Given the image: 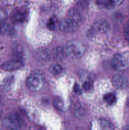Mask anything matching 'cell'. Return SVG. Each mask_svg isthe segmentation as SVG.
<instances>
[{
	"mask_svg": "<svg viewBox=\"0 0 129 130\" xmlns=\"http://www.w3.org/2000/svg\"><path fill=\"white\" fill-rule=\"evenodd\" d=\"M122 130H129V126H126L125 127H124Z\"/></svg>",
	"mask_w": 129,
	"mask_h": 130,
	"instance_id": "24",
	"label": "cell"
},
{
	"mask_svg": "<svg viewBox=\"0 0 129 130\" xmlns=\"http://www.w3.org/2000/svg\"><path fill=\"white\" fill-rule=\"evenodd\" d=\"M123 1L124 0H106L105 5L108 8H113L121 5Z\"/></svg>",
	"mask_w": 129,
	"mask_h": 130,
	"instance_id": "17",
	"label": "cell"
},
{
	"mask_svg": "<svg viewBox=\"0 0 129 130\" xmlns=\"http://www.w3.org/2000/svg\"><path fill=\"white\" fill-rule=\"evenodd\" d=\"M35 55L36 58L40 60L49 61L53 57V53H51L49 50L44 48L38 50Z\"/></svg>",
	"mask_w": 129,
	"mask_h": 130,
	"instance_id": "12",
	"label": "cell"
},
{
	"mask_svg": "<svg viewBox=\"0 0 129 130\" xmlns=\"http://www.w3.org/2000/svg\"><path fill=\"white\" fill-rule=\"evenodd\" d=\"M49 71L53 75H58L63 72V68L58 63H53L49 67Z\"/></svg>",
	"mask_w": 129,
	"mask_h": 130,
	"instance_id": "15",
	"label": "cell"
},
{
	"mask_svg": "<svg viewBox=\"0 0 129 130\" xmlns=\"http://www.w3.org/2000/svg\"><path fill=\"white\" fill-rule=\"evenodd\" d=\"M54 105L58 110H62L63 108V100L58 97L55 98L54 99Z\"/></svg>",
	"mask_w": 129,
	"mask_h": 130,
	"instance_id": "18",
	"label": "cell"
},
{
	"mask_svg": "<svg viewBox=\"0 0 129 130\" xmlns=\"http://www.w3.org/2000/svg\"><path fill=\"white\" fill-rule=\"evenodd\" d=\"M5 16L4 15H1V14H0V32L3 30V29L4 28V26H5Z\"/></svg>",
	"mask_w": 129,
	"mask_h": 130,
	"instance_id": "22",
	"label": "cell"
},
{
	"mask_svg": "<svg viewBox=\"0 0 129 130\" xmlns=\"http://www.w3.org/2000/svg\"><path fill=\"white\" fill-rule=\"evenodd\" d=\"M80 90V88H79V87H78V85H75V91H79Z\"/></svg>",
	"mask_w": 129,
	"mask_h": 130,
	"instance_id": "23",
	"label": "cell"
},
{
	"mask_svg": "<svg viewBox=\"0 0 129 130\" xmlns=\"http://www.w3.org/2000/svg\"><path fill=\"white\" fill-rule=\"evenodd\" d=\"M46 25L49 30H54L56 28V20L54 18H51L48 20Z\"/></svg>",
	"mask_w": 129,
	"mask_h": 130,
	"instance_id": "19",
	"label": "cell"
},
{
	"mask_svg": "<svg viewBox=\"0 0 129 130\" xmlns=\"http://www.w3.org/2000/svg\"><path fill=\"white\" fill-rule=\"evenodd\" d=\"M96 126H97V129L94 130H114V126L112 123L106 119H99Z\"/></svg>",
	"mask_w": 129,
	"mask_h": 130,
	"instance_id": "13",
	"label": "cell"
},
{
	"mask_svg": "<svg viewBox=\"0 0 129 130\" xmlns=\"http://www.w3.org/2000/svg\"><path fill=\"white\" fill-rule=\"evenodd\" d=\"M73 114L76 118L81 119L86 116L87 110L84 107L81 105L80 104H78L75 106L74 109H73Z\"/></svg>",
	"mask_w": 129,
	"mask_h": 130,
	"instance_id": "14",
	"label": "cell"
},
{
	"mask_svg": "<svg viewBox=\"0 0 129 130\" xmlns=\"http://www.w3.org/2000/svg\"><path fill=\"white\" fill-rule=\"evenodd\" d=\"M28 13L29 12L26 8H18L11 13V19L14 22H22L27 19Z\"/></svg>",
	"mask_w": 129,
	"mask_h": 130,
	"instance_id": "5",
	"label": "cell"
},
{
	"mask_svg": "<svg viewBox=\"0 0 129 130\" xmlns=\"http://www.w3.org/2000/svg\"><path fill=\"white\" fill-rule=\"evenodd\" d=\"M110 23L106 19H101L95 23L94 27V30L98 32L105 33L110 29Z\"/></svg>",
	"mask_w": 129,
	"mask_h": 130,
	"instance_id": "10",
	"label": "cell"
},
{
	"mask_svg": "<svg viewBox=\"0 0 129 130\" xmlns=\"http://www.w3.org/2000/svg\"><path fill=\"white\" fill-rule=\"evenodd\" d=\"M67 57L65 48L61 46H57L54 50L53 53V57L58 61L63 60Z\"/></svg>",
	"mask_w": 129,
	"mask_h": 130,
	"instance_id": "11",
	"label": "cell"
},
{
	"mask_svg": "<svg viewBox=\"0 0 129 130\" xmlns=\"http://www.w3.org/2000/svg\"><path fill=\"white\" fill-rule=\"evenodd\" d=\"M104 100L109 105H113L116 102V96L112 93H108L104 96Z\"/></svg>",
	"mask_w": 129,
	"mask_h": 130,
	"instance_id": "16",
	"label": "cell"
},
{
	"mask_svg": "<svg viewBox=\"0 0 129 130\" xmlns=\"http://www.w3.org/2000/svg\"><path fill=\"white\" fill-rule=\"evenodd\" d=\"M111 81L115 88L118 89H126L129 87L127 79L121 74H115L113 76Z\"/></svg>",
	"mask_w": 129,
	"mask_h": 130,
	"instance_id": "6",
	"label": "cell"
},
{
	"mask_svg": "<svg viewBox=\"0 0 129 130\" xmlns=\"http://www.w3.org/2000/svg\"><path fill=\"white\" fill-rule=\"evenodd\" d=\"M67 57L73 59L79 58L85 53V46L80 41L72 40L68 42L65 48Z\"/></svg>",
	"mask_w": 129,
	"mask_h": 130,
	"instance_id": "1",
	"label": "cell"
},
{
	"mask_svg": "<svg viewBox=\"0 0 129 130\" xmlns=\"http://www.w3.org/2000/svg\"><path fill=\"white\" fill-rule=\"evenodd\" d=\"M44 79L43 75L40 72H34L28 77L27 84L30 91L39 92L44 86Z\"/></svg>",
	"mask_w": 129,
	"mask_h": 130,
	"instance_id": "2",
	"label": "cell"
},
{
	"mask_svg": "<svg viewBox=\"0 0 129 130\" xmlns=\"http://www.w3.org/2000/svg\"><path fill=\"white\" fill-rule=\"evenodd\" d=\"M23 66V63L18 60L8 61L1 64V68L6 71H13L19 69Z\"/></svg>",
	"mask_w": 129,
	"mask_h": 130,
	"instance_id": "9",
	"label": "cell"
},
{
	"mask_svg": "<svg viewBox=\"0 0 129 130\" xmlns=\"http://www.w3.org/2000/svg\"><path fill=\"white\" fill-rule=\"evenodd\" d=\"M3 124L8 129L18 130L22 126V120L16 113H10L4 118Z\"/></svg>",
	"mask_w": 129,
	"mask_h": 130,
	"instance_id": "3",
	"label": "cell"
},
{
	"mask_svg": "<svg viewBox=\"0 0 129 130\" xmlns=\"http://www.w3.org/2000/svg\"><path fill=\"white\" fill-rule=\"evenodd\" d=\"M123 34L125 39L129 41V22H126L123 27Z\"/></svg>",
	"mask_w": 129,
	"mask_h": 130,
	"instance_id": "20",
	"label": "cell"
},
{
	"mask_svg": "<svg viewBox=\"0 0 129 130\" xmlns=\"http://www.w3.org/2000/svg\"><path fill=\"white\" fill-rule=\"evenodd\" d=\"M111 67L116 71H123L128 67L126 60L123 55L120 54L115 55L111 58L110 62Z\"/></svg>",
	"mask_w": 129,
	"mask_h": 130,
	"instance_id": "4",
	"label": "cell"
},
{
	"mask_svg": "<svg viewBox=\"0 0 129 130\" xmlns=\"http://www.w3.org/2000/svg\"><path fill=\"white\" fill-rule=\"evenodd\" d=\"M78 25L66 18L59 23V29L64 32H73L78 29Z\"/></svg>",
	"mask_w": 129,
	"mask_h": 130,
	"instance_id": "7",
	"label": "cell"
},
{
	"mask_svg": "<svg viewBox=\"0 0 129 130\" xmlns=\"http://www.w3.org/2000/svg\"><path fill=\"white\" fill-rule=\"evenodd\" d=\"M92 82H91V81L87 80V81H85L84 83H83L82 87H83V88L85 90H89L90 89L92 88Z\"/></svg>",
	"mask_w": 129,
	"mask_h": 130,
	"instance_id": "21",
	"label": "cell"
},
{
	"mask_svg": "<svg viewBox=\"0 0 129 130\" xmlns=\"http://www.w3.org/2000/svg\"><path fill=\"white\" fill-rule=\"evenodd\" d=\"M1 112H0V119H1Z\"/></svg>",
	"mask_w": 129,
	"mask_h": 130,
	"instance_id": "25",
	"label": "cell"
},
{
	"mask_svg": "<svg viewBox=\"0 0 129 130\" xmlns=\"http://www.w3.org/2000/svg\"><path fill=\"white\" fill-rule=\"evenodd\" d=\"M0 101H1V99H0Z\"/></svg>",
	"mask_w": 129,
	"mask_h": 130,
	"instance_id": "26",
	"label": "cell"
},
{
	"mask_svg": "<svg viewBox=\"0 0 129 130\" xmlns=\"http://www.w3.org/2000/svg\"><path fill=\"white\" fill-rule=\"evenodd\" d=\"M67 19L74 22L75 24L79 25L82 19L80 10L77 8H73L70 9L67 13Z\"/></svg>",
	"mask_w": 129,
	"mask_h": 130,
	"instance_id": "8",
	"label": "cell"
}]
</instances>
